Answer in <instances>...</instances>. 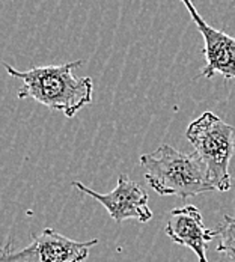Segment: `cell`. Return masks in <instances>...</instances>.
<instances>
[{"label": "cell", "instance_id": "obj_8", "mask_svg": "<svg viewBox=\"0 0 235 262\" xmlns=\"http://www.w3.org/2000/svg\"><path fill=\"white\" fill-rule=\"evenodd\" d=\"M219 235L217 252L225 253L229 259L235 261V217L225 215L223 223L216 229Z\"/></svg>", "mask_w": 235, "mask_h": 262}, {"label": "cell", "instance_id": "obj_2", "mask_svg": "<svg viewBox=\"0 0 235 262\" xmlns=\"http://www.w3.org/2000/svg\"><path fill=\"white\" fill-rule=\"evenodd\" d=\"M145 180L160 196L183 199L216 190L208 170L196 152L184 154L170 145H161L154 152L140 157Z\"/></svg>", "mask_w": 235, "mask_h": 262}, {"label": "cell", "instance_id": "obj_7", "mask_svg": "<svg viewBox=\"0 0 235 262\" xmlns=\"http://www.w3.org/2000/svg\"><path fill=\"white\" fill-rule=\"evenodd\" d=\"M164 232L175 244L190 249L198 261L208 262L207 244L217 234L216 231L205 228L202 214L195 205H185L170 211Z\"/></svg>", "mask_w": 235, "mask_h": 262}, {"label": "cell", "instance_id": "obj_3", "mask_svg": "<svg viewBox=\"0 0 235 262\" xmlns=\"http://www.w3.org/2000/svg\"><path fill=\"white\" fill-rule=\"evenodd\" d=\"M185 137L205 164L216 190H231L229 163L235 151L234 127L212 112H205L188 125Z\"/></svg>", "mask_w": 235, "mask_h": 262}, {"label": "cell", "instance_id": "obj_6", "mask_svg": "<svg viewBox=\"0 0 235 262\" xmlns=\"http://www.w3.org/2000/svg\"><path fill=\"white\" fill-rule=\"evenodd\" d=\"M184 6L187 8L193 23L196 25L199 33L204 38L205 47V65L204 70L198 77L212 79L214 74H222L225 79L235 80V38L209 26L204 20V17L198 12L196 6L191 0H181Z\"/></svg>", "mask_w": 235, "mask_h": 262}, {"label": "cell", "instance_id": "obj_5", "mask_svg": "<svg viewBox=\"0 0 235 262\" xmlns=\"http://www.w3.org/2000/svg\"><path fill=\"white\" fill-rule=\"evenodd\" d=\"M73 185L81 193L89 194L97 202H100L116 223H122L130 219L140 223H146L153 219V211L148 205L146 191L124 173L118 178L115 190L105 194L97 193L78 181H74Z\"/></svg>", "mask_w": 235, "mask_h": 262}, {"label": "cell", "instance_id": "obj_4", "mask_svg": "<svg viewBox=\"0 0 235 262\" xmlns=\"http://www.w3.org/2000/svg\"><path fill=\"white\" fill-rule=\"evenodd\" d=\"M98 239L74 241L53 229H44L33 236V241L22 250L14 252L11 243L3 246L2 262H83L92 246H97Z\"/></svg>", "mask_w": 235, "mask_h": 262}, {"label": "cell", "instance_id": "obj_1", "mask_svg": "<svg viewBox=\"0 0 235 262\" xmlns=\"http://www.w3.org/2000/svg\"><path fill=\"white\" fill-rule=\"evenodd\" d=\"M81 63L83 60H74L62 65L36 67L29 71H18L5 63V70L11 77L22 81L18 89L20 100L32 98L63 113L67 118H74L78 110L92 103L94 95L92 80L74 76V70Z\"/></svg>", "mask_w": 235, "mask_h": 262}]
</instances>
